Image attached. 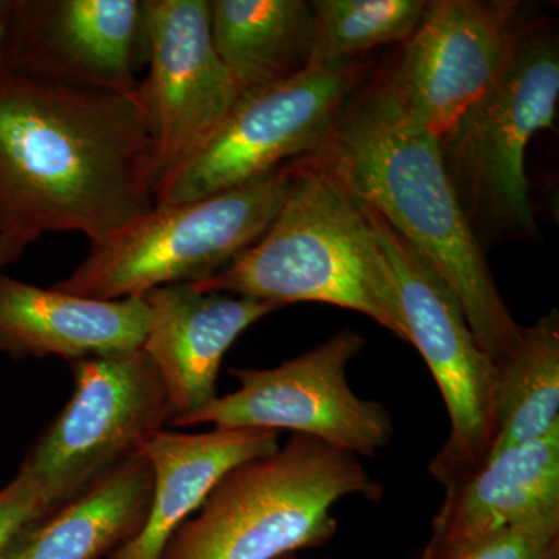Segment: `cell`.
Segmentation results:
<instances>
[{"instance_id":"obj_21","label":"cell","mask_w":559,"mask_h":559,"mask_svg":"<svg viewBox=\"0 0 559 559\" xmlns=\"http://www.w3.org/2000/svg\"><path fill=\"white\" fill-rule=\"evenodd\" d=\"M308 68L358 60L359 55L406 43L415 32L426 0H314Z\"/></svg>"},{"instance_id":"obj_19","label":"cell","mask_w":559,"mask_h":559,"mask_svg":"<svg viewBox=\"0 0 559 559\" xmlns=\"http://www.w3.org/2000/svg\"><path fill=\"white\" fill-rule=\"evenodd\" d=\"M209 10L213 47L242 92L271 86L308 68L310 2L213 0Z\"/></svg>"},{"instance_id":"obj_13","label":"cell","mask_w":559,"mask_h":559,"mask_svg":"<svg viewBox=\"0 0 559 559\" xmlns=\"http://www.w3.org/2000/svg\"><path fill=\"white\" fill-rule=\"evenodd\" d=\"M145 61V0H10V72L135 97Z\"/></svg>"},{"instance_id":"obj_10","label":"cell","mask_w":559,"mask_h":559,"mask_svg":"<svg viewBox=\"0 0 559 559\" xmlns=\"http://www.w3.org/2000/svg\"><path fill=\"white\" fill-rule=\"evenodd\" d=\"M366 344L359 331L345 329L272 369H231L240 388L216 396L176 428L290 430L356 457H374L388 447L395 428L381 403L360 399L349 388V360Z\"/></svg>"},{"instance_id":"obj_17","label":"cell","mask_w":559,"mask_h":559,"mask_svg":"<svg viewBox=\"0 0 559 559\" xmlns=\"http://www.w3.org/2000/svg\"><path fill=\"white\" fill-rule=\"evenodd\" d=\"M429 547H452L559 507V428L444 487Z\"/></svg>"},{"instance_id":"obj_11","label":"cell","mask_w":559,"mask_h":559,"mask_svg":"<svg viewBox=\"0 0 559 559\" xmlns=\"http://www.w3.org/2000/svg\"><path fill=\"white\" fill-rule=\"evenodd\" d=\"M146 73L135 90L153 146L157 191L205 145L240 100L221 61L207 0H145Z\"/></svg>"},{"instance_id":"obj_23","label":"cell","mask_w":559,"mask_h":559,"mask_svg":"<svg viewBox=\"0 0 559 559\" xmlns=\"http://www.w3.org/2000/svg\"><path fill=\"white\" fill-rule=\"evenodd\" d=\"M49 511L40 489L20 473L0 489V559H10L25 530Z\"/></svg>"},{"instance_id":"obj_6","label":"cell","mask_w":559,"mask_h":559,"mask_svg":"<svg viewBox=\"0 0 559 559\" xmlns=\"http://www.w3.org/2000/svg\"><path fill=\"white\" fill-rule=\"evenodd\" d=\"M290 183L289 165L240 189L182 204L154 205L116 237L92 246L51 288L98 300L142 297L176 283H202L263 237Z\"/></svg>"},{"instance_id":"obj_24","label":"cell","mask_w":559,"mask_h":559,"mask_svg":"<svg viewBox=\"0 0 559 559\" xmlns=\"http://www.w3.org/2000/svg\"><path fill=\"white\" fill-rule=\"evenodd\" d=\"M27 245L24 241L13 240V238H0V274H3L9 264L20 260Z\"/></svg>"},{"instance_id":"obj_7","label":"cell","mask_w":559,"mask_h":559,"mask_svg":"<svg viewBox=\"0 0 559 559\" xmlns=\"http://www.w3.org/2000/svg\"><path fill=\"white\" fill-rule=\"evenodd\" d=\"M72 399L32 444L17 473L51 510L69 502L170 426L159 371L142 348L72 362Z\"/></svg>"},{"instance_id":"obj_16","label":"cell","mask_w":559,"mask_h":559,"mask_svg":"<svg viewBox=\"0 0 559 559\" xmlns=\"http://www.w3.org/2000/svg\"><path fill=\"white\" fill-rule=\"evenodd\" d=\"M148 320L142 297L90 299L0 274V352L13 359L75 362L142 348Z\"/></svg>"},{"instance_id":"obj_14","label":"cell","mask_w":559,"mask_h":559,"mask_svg":"<svg viewBox=\"0 0 559 559\" xmlns=\"http://www.w3.org/2000/svg\"><path fill=\"white\" fill-rule=\"evenodd\" d=\"M150 320L142 349L159 371L170 403V426L218 396L227 349L253 323L278 310L270 301L210 293L176 283L143 294Z\"/></svg>"},{"instance_id":"obj_18","label":"cell","mask_w":559,"mask_h":559,"mask_svg":"<svg viewBox=\"0 0 559 559\" xmlns=\"http://www.w3.org/2000/svg\"><path fill=\"white\" fill-rule=\"evenodd\" d=\"M153 474L132 455L25 530L10 559H100L134 538L148 514Z\"/></svg>"},{"instance_id":"obj_12","label":"cell","mask_w":559,"mask_h":559,"mask_svg":"<svg viewBox=\"0 0 559 559\" xmlns=\"http://www.w3.org/2000/svg\"><path fill=\"white\" fill-rule=\"evenodd\" d=\"M522 32L513 0H432L381 80L409 120L440 138L495 83Z\"/></svg>"},{"instance_id":"obj_3","label":"cell","mask_w":559,"mask_h":559,"mask_svg":"<svg viewBox=\"0 0 559 559\" xmlns=\"http://www.w3.org/2000/svg\"><path fill=\"white\" fill-rule=\"evenodd\" d=\"M288 165V193L263 237L218 274L194 285L278 308L297 301L347 308L409 342L362 204L322 168L300 159Z\"/></svg>"},{"instance_id":"obj_1","label":"cell","mask_w":559,"mask_h":559,"mask_svg":"<svg viewBox=\"0 0 559 559\" xmlns=\"http://www.w3.org/2000/svg\"><path fill=\"white\" fill-rule=\"evenodd\" d=\"M156 205L153 146L135 97L0 68V238L80 231L92 246Z\"/></svg>"},{"instance_id":"obj_4","label":"cell","mask_w":559,"mask_h":559,"mask_svg":"<svg viewBox=\"0 0 559 559\" xmlns=\"http://www.w3.org/2000/svg\"><path fill=\"white\" fill-rule=\"evenodd\" d=\"M349 496L378 500L382 487L356 455L293 433L227 473L160 559H277L323 546L337 532L331 510Z\"/></svg>"},{"instance_id":"obj_20","label":"cell","mask_w":559,"mask_h":559,"mask_svg":"<svg viewBox=\"0 0 559 559\" xmlns=\"http://www.w3.org/2000/svg\"><path fill=\"white\" fill-rule=\"evenodd\" d=\"M492 406L495 440L488 459L510 448L543 439L559 428L557 310H550L530 329H524L516 349L495 366Z\"/></svg>"},{"instance_id":"obj_15","label":"cell","mask_w":559,"mask_h":559,"mask_svg":"<svg viewBox=\"0 0 559 559\" xmlns=\"http://www.w3.org/2000/svg\"><path fill=\"white\" fill-rule=\"evenodd\" d=\"M278 437L275 430L227 428L151 433L138 450L153 474L148 514L138 535L109 559H160L173 535L201 509L221 479L241 463L277 451Z\"/></svg>"},{"instance_id":"obj_2","label":"cell","mask_w":559,"mask_h":559,"mask_svg":"<svg viewBox=\"0 0 559 559\" xmlns=\"http://www.w3.org/2000/svg\"><path fill=\"white\" fill-rule=\"evenodd\" d=\"M300 160L330 173L373 209L447 283L492 367L524 333L460 204L439 140L409 120L384 81L360 87L322 142Z\"/></svg>"},{"instance_id":"obj_26","label":"cell","mask_w":559,"mask_h":559,"mask_svg":"<svg viewBox=\"0 0 559 559\" xmlns=\"http://www.w3.org/2000/svg\"><path fill=\"white\" fill-rule=\"evenodd\" d=\"M277 559H296V555H285V557H280Z\"/></svg>"},{"instance_id":"obj_9","label":"cell","mask_w":559,"mask_h":559,"mask_svg":"<svg viewBox=\"0 0 559 559\" xmlns=\"http://www.w3.org/2000/svg\"><path fill=\"white\" fill-rule=\"evenodd\" d=\"M362 209L395 286L409 344L428 364L450 414V437L429 463L433 479L448 487L488 459L495 367L447 283L373 209Z\"/></svg>"},{"instance_id":"obj_5","label":"cell","mask_w":559,"mask_h":559,"mask_svg":"<svg viewBox=\"0 0 559 559\" xmlns=\"http://www.w3.org/2000/svg\"><path fill=\"white\" fill-rule=\"evenodd\" d=\"M558 100L557 39L524 28L495 83L437 138L481 246L502 235L539 240L525 154L536 132L554 130Z\"/></svg>"},{"instance_id":"obj_8","label":"cell","mask_w":559,"mask_h":559,"mask_svg":"<svg viewBox=\"0 0 559 559\" xmlns=\"http://www.w3.org/2000/svg\"><path fill=\"white\" fill-rule=\"evenodd\" d=\"M369 64L307 68L271 86L242 92L218 130L156 194L182 204L240 189L310 154L366 83Z\"/></svg>"},{"instance_id":"obj_25","label":"cell","mask_w":559,"mask_h":559,"mask_svg":"<svg viewBox=\"0 0 559 559\" xmlns=\"http://www.w3.org/2000/svg\"><path fill=\"white\" fill-rule=\"evenodd\" d=\"M10 0H0V68H3V51L9 36Z\"/></svg>"},{"instance_id":"obj_22","label":"cell","mask_w":559,"mask_h":559,"mask_svg":"<svg viewBox=\"0 0 559 559\" xmlns=\"http://www.w3.org/2000/svg\"><path fill=\"white\" fill-rule=\"evenodd\" d=\"M419 559H559V507L459 546H426Z\"/></svg>"}]
</instances>
